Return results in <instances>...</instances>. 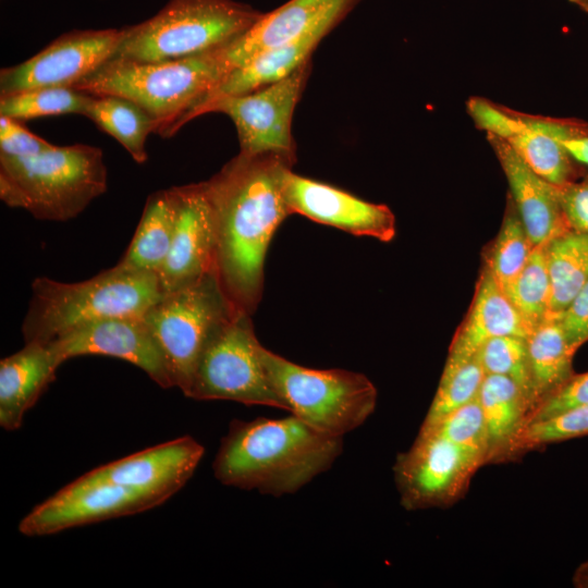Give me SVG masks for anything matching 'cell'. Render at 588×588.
<instances>
[{
  "label": "cell",
  "mask_w": 588,
  "mask_h": 588,
  "mask_svg": "<svg viewBox=\"0 0 588 588\" xmlns=\"http://www.w3.org/2000/svg\"><path fill=\"white\" fill-rule=\"evenodd\" d=\"M550 313H562L588 281V234L568 231L546 244Z\"/></svg>",
  "instance_id": "cell-28"
},
{
  "label": "cell",
  "mask_w": 588,
  "mask_h": 588,
  "mask_svg": "<svg viewBox=\"0 0 588 588\" xmlns=\"http://www.w3.org/2000/svg\"><path fill=\"white\" fill-rule=\"evenodd\" d=\"M284 194L291 213L358 236L390 242L395 235V217L382 204L366 201L332 185L287 171Z\"/></svg>",
  "instance_id": "cell-16"
},
{
  "label": "cell",
  "mask_w": 588,
  "mask_h": 588,
  "mask_svg": "<svg viewBox=\"0 0 588 588\" xmlns=\"http://www.w3.org/2000/svg\"><path fill=\"white\" fill-rule=\"evenodd\" d=\"M342 438L294 415L234 419L213 460V475L225 486L274 497L291 494L330 469L342 452Z\"/></svg>",
  "instance_id": "cell-2"
},
{
  "label": "cell",
  "mask_w": 588,
  "mask_h": 588,
  "mask_svg": "<svg viewBox=\"0 0 588 588\" xmlns=\"http://www.w3.org/2000/svg\"><path fill=\"white\" fill-rule=\"evenodd\" d=\"M487 138L506 176L510 196L534 245H546L571 231L555 185L536 174L506 142L491 134H487Z\"/></svg>",
  "instance_id": "cell-19"
},
{
  "label": "cell",
  "mask_w": 588,
  "mask_h": 588,
  "mask_svg": "<svg viewBox=\"0 0 588 588\" xmlns=\"http://www.w3.org/2000/svg\"><path fill=\"white\" fill-rule=\"evenodd\" d=\"M569 1L588 13V0H569Z\"/></svg>",
  "instance_id": "cell-42"
},
{
  "label": "cell",
  "mask_w": 588,
  "mask_h": 588,
  "mask_svg": "<svg viewBox=\"0 0 588 588\" xmlns=\"http://www.w3.org/2000/svg\"><path fill=\"white\" fill-rule=\"evenodd\" d=\"M52 146L53 144L23 127L17 120L0 115V156H33Z\"/></svg>",
  "instance_id": "cell-37"
},
{
  "label": "cell",
  "mask_w": 588,
  "mask_h": 588,
  "mask_svg": "<svg viewBox=\"0 0 588 588\" xmlns=\"http://www.w3.org/2000/svg\"><path fill=\"white\" fill-rule=\"evenodd\" d=\"M235 311L216 272L163 293L147 309L144 318L160 346L173 387L186 393L207 342Z\"/></svg>",
  "instance_id": "cell-8"
},
{
  "label": "cell",
  "mask_w": 588,
  "mask_h": 588,
  "mask_svg": "<svg viewBox=\"0 0 588 588\" xmlns=\"http://www.w3.org/2000/svg\"><path fill=\"white\" fill-rule=\"evenodd\" d=\"M100 148L56 146L33 156H0V198L39 220L68 221L107 191Z\"/></svg>",
  "instance_id": "cell-5"
},
{
  "label": "cell",
  "mask_w": 588,
  "mask_h": 588,
  "mask_svg": "<svg viewBox=\"0 0 588 588\" xmlns=\"http://www.w3.org/2000/svg\"><path fill=\"white\" fill-rule=\"evenodd\" d=\"M358 1L290 0L264 13L250 28L225 46L231 70L265 50L298 38L329 17H345Z\"/></svg>",
  "instance_id": "cell-21"
},
{
  "label": "cell",
  "mask_w": 588,
  "mask_h": 588,
  "mask_svg": "<svg viewBox=\"0 0 588 588\" xmlns=\"http://www.w3.org/2000/svg\"><path fill=\"white\" fill-rule=\"evenodd\" d=\"M561 143L574 160L588 167V134L565 139Z\"/></svg>",
  "instance_id": "cell-40"
},
{
  "label": "cell",
  "mask_w": 588,
  "mask_h": 588,
  "mask_svg": "<svg viewBox=\"0 0 588 588\" xmlns=\"http://www.w3.org/2000/svg\"><path fill=\"white\" fill-rule=\"evenodd\" d=\"M527 348L539 405L574 375L573 358L577 350L566 338L560 313H549L534 328L527 338Z\"/></svg>",
  "instance_id": "cell-26"
},
{
  "label": "cell",
  "mask_w": 588,
  "mask_h": 588,
  "mask_svg": "<svg viewBox=\"0 0 588 588\" xmlns=\"http://www.w3.org/2000/svg\"><path fill=\"white\" fill-rule=\"evenodd\" d=\"M124 28L74 29L22 63L0 71V96L42 87H72L112 58Z\"/></svg>",
  "instance_id": "cell-12"
},
{
  "label": "cell",
  "mask_w": 588,
  "mask_h": 588,
  "mask_svg": "<svg viewBox=\"0 0 588 588\" xmlns=\"http://www.w3.org/2000/svg\"><path fill=\"white\" fill-rule=\"evenodd\" d=\"M486 377L477 357L449 355L439 385L420 429H428L445 416L478 397Z\"/></svg>",
  "instance_id": "cell-29"
},
{
  "label": "cell",
  "mask_w": 588,
  "mask_h": 588,
  "mask_svg": "<svg viewBox=\"0 0 588 588\" xmlns=\"http://www.w3.org/2000/svg\"><path fill=\"white\" fill-rule=\"evenodd\" d=\"M467 109L476 126L506 142L517 156L540 177L561 186L581 176L579 163L562 143L532 126L525 113L473 97Z\"/></svg>",
  "instance_id": "cell-17"
},
{
  "label": "cell",
  "mask_w": 588,
  "mask_h": 588,
  "mask_svg": "<svg viewBox=\"0 0 588 588\" xmlns=\"http://www.w3.org/2000/svg\"><path fill=\"white\" fill-rule=\"evenodd\" d=\"M294 160L238 152L206 181L217 224L216 274L231 304L252 315L264 289L269 244L291 213L284 180Z\"/></svg>",
  "instance_id": "cell-1"
},
{
  "label": "cell",
  "mask_w": 588,
  "mask_h": 588,
  "mask_svg": "<svg viewBox=\"0 0 588 588\" xmlns=\"http://www.w3.org/2000/svg\"><path fill=\"white\" fill-rule=\"evenodd\" d=\"M505 294L531 330L546 318L551 304L546 245L535 246L526 266Z\"/></svg>",
  "instance_id": "cell-32"
},
{
  "label": "cell",
  "mask_w": 588,
  "mask_h": 588,
  "mask_svg": "<svg viewBox=\"0 0 588 588\" xmlns=\"http://www.w3.org/2000/svg\"><path fill=\"white\" fill-rule=\"evenodd\" d=\"M62 365L47 344L25 343L0 362V426L13 431L56 379Z\"/></svg>",
  "instance_id": "cell-22"
},
{
  "label": "cell",
  "mask_w": 588,
  "mask_h": 588,
  "mask_svg": "<svg viewBox=\"0 0 588 588\" xmlns=\"http://www.w3.org/2000/svg\"><path fill=\"white\" fill-rule=\"evenodd\" d=\"M344 17L332 16L284 45L265 50L231 70L182 120L181 127L198 117L207 105L221 98L254 91L275 83L310 60L322 38Z\"/></svg>",
  "instance_id": "cell-20"
},
{
  "label": "cell",
  "mask_w": 588,
  "mask_h": 588,
  "mask_svg": "<svg viewBox=\"0 0 588 588\" xmlns=\"http://www.w3.org/2000/svg\"><path fill=\"white\" fill-rule=\"evenodd\" d=\"M260 346L250 315L235 311L207 342L184 395L285 409L268 380Z\"/></svg>",
  "instance_id": "cell-9"
},
{
  "label": "cell",
  "mask_w": 588,
  "mask_h": 588,
  "mask_svg": "<svg viewBox=\"0 0 588 588\" xmlns=\"http://www.w3.org/2000/svg\"><path fill=\"white\" fill-rule=\"evenodd\" d=\"M268 380L291 412L313 428L343 437L366 421L377 404V389L363 373L307 368L260 346Z\"/></svg>",
  "instance_id": "cell-7"
},
{
  "label": "cell",
  "mask_w": 588,
  "mask_h": 588,
  "mask_svg": "<svg viewBox=\"0 0 588 588\" xmlns=\"http://www.w3.org/2000/svg\"><path fill=\"white\" fill-rule=\"evenodd\" d=\"M506 207L501 229L485 265L504 293L522 272L535 248L511 196Z\"/></svg>",
  "instance_id": "cell-30"
},
{
  "label": "cell",
  "mask_w": 588,
  "mask_h": 588,
  "mask_svg": "<svg viewBox=\"0 0 588 588\" xmlns=\"http://www.w3.org/2000/svg\"><path fill=\"white\" fill-rule=\"evenodd\" d=\"M555 188L571 231L588 234V173Z\"/></svg>",
  "instance_id": "cell-38"
},
{
  "label": "cell",
  "mask_w": 588,
  "mask_h": 588,
  "mask_svg": "<svg viewBox=\"0 0 588 588\" xmlns=\"http://www.w3.org/2000/svg\"><path fill=\"white\" fill-rule=\"evenodd\" d=\"M177 217L169 254L158 271L162 293L216 272L217 224L206 181L175 186Z\"/></svg>",
  "instance_id": "cell-15"
},
{
  "label": "cell",
  "mask_w": 588,
  "mask_h": 588,
  "mask_svg": "<svg viewBox=\"0 0 588 588\" xmlns=\"http://www.w3.org/2000/svg\"><path fill=\"white\" fill-rule=\"evenodd\" d=\"M310 70L309 60L275 83L207 105L198 117L210 112L228 115L237 131L241 152L272 154L295 161L292 120Z\"/></svg>",
  "instance_id": "cell-11"
},
{
  "label": "cell",
  "mask_w": 588,
  "mask_h": 588,
  "mask_svg": "<svg viewBox=\"0 0 588 588\" xmlns=\"http://www.w3.org/2000/svg\"><path fill=\"white\" fill-rule=\"evenodd\" d=\"M63 364L86 355L126 360L161 388L173 383L160 346L144 316H118L81 324L47 343Z\"/></svg>",
  "instance_id": "cell-14"
},
{
  "label": "cell",
  "mask_w": 588,
  "mask_h": 588,
  "mask_svg": "<svg viewBox=\"0 0 588 588\" xmlns=\"http://www.w3.org/2000/svg\"><path fill=\"white\" fill-rule=\"evenodd\" d=\"M164 502L163 499L107 481L82 476L35 506L20 523L28 537L136 514Z\"/></svg>",
  "instance_id": "cell-13"
},
{
  "label": "cell",
  "mask_w": 588,
  "mask_h": 588,
  "mask_svg": "<svg viewBox=\"0 0 588 588\" xmlns=\"http://www.w3.org/2000/svg\"><path fill=\"white\" fill-rule=\"evenodd\" d=\"M419 431L439 433L451 442L480 455L486 465L488 434L478 397L455 409L431 428Z\"/></svg>",
  "instance_id": "cell-35"
},
{
  "label": "cell",
  "mask_w": 588,
  "mask_h": 588,
  "mask_svg": "<svg viewBox=\"0 0 588 588\" xmlns=\"http://www.w3.org/2000/svg\"><path fill=\"white\" fill-rule=\"evenodd\" d=\"M573 585L577 588H588V560L574 572Z\"/></svg>",
  "instance_id": "cell-41"
},
{
  "label": "cell",
  "mask_w": 588,
  "mask_h": 588,
  "mask_svg": "<svg viewBox=\"0 0 588 588\" xmlns=\"http://www.w3.org/2000/svg\"><path fill=\"white\" fill-rule=\"evenodd\" d=\"M588 405V371L574 373L534 409L528 424L549 418L568 408Z\"/></svg>",
  "instance_id": "cell-36"
},
{
  "label": "cell",
  "mask_w": 588,
  "mask_h": 588,
  "mask_svg": "<svg viewBox=\"0 0 588 588\" xmlns=\"http://www.w3.org/2000/svg\"><path fill=\"white\" fill-rule=\"evenodd\" d=\"M483 465L477 453L434 431H419L393 466L401 504L408 511L451 506L465 494Z\"/></svg>",
  "instance_id": "cell-10"
},
{
  "label": "cell",
  "mask_w": 588,
  "mask_h": 588,
  "mask_svg": "<svg viewBox=\"0 0 588 588\" xmlns=\"http://www.w3.org/2000/svg\"><path fill=\"white\" fill-rule=\"evenodd\" d=\"M531 331L511 299L483 267L471 306L451 342L449 355L474 356L485 342L493 338L513 335L527 339Z\"/></svg>",
  "instance_id": "cell-23"
},
{
  "label": "cell",
  "mask_w": 588,
  "mask_h": 588,
  "mask_svg": "<svg viewBox=\"0 0 588 588\" xmlns=\"http://www.w3.org/2000/svg\"><path fill=\"white\" fill-rule=\"evenodd\" d=\"M91 94L73 87H42L0 96V115L22 121L48 115L84 114Z\"/></svg>",
  "instance_id": "cell-31"
},
{
  "label": "cell",
  "mask_w": 588,
  "mask_h": 588,
  "mask_svg": "<svg viewBox=\"0 0 588 588\" xmlns=\"http://www.w3.org/2000/svg\"><path fill=\"white\" fill-rule=\"evenodd\" d=\"M22 323L25 343L47 344L87 322L108 317L144 316L161 296L155 272L118 264L81 282L36 278Z\"/></svg>",
  "instance_id": "cell-4"
},
{
  "label": "cell",
  "mask_w": 588,
  "mask_h": 588,
  "mask_svg": "<svg viewBox=\"0 0 588 588\" xmlns=\"http://www.w3.org/2000/svg\"><path fill=\"white\" fill-rule=\"evenodd\" d=\"M176 217L175 186L149 195L131 243L118 265L158 273L171 247Z\"/></svg>",
  "instance_id": "cell-25"
},
{
  "label": "cell",
  "mask_w": 588,
  "mask_h": 588,
  "mask_svg": "<svg viewBox=\"0 0 588 588\" xmlns=\"http://www.w3.org/2000/svg\"><path fill=\"white\" fill-rule=\"evenodd\" d=\"M477 357L486 375H499L513 380L529 399L534 409L536 408L538 400L531 377L527 339L513 335L493 338L481 345Z\"/></svg>",
  "instance_id": "cell-33"
},
{
  "label": "cell",
  "mask_w": 588,
  "mask_h": 588,
  "mask_svg": "<svg viewBox=\"0 0 588 588\" xmlns=\"http://www.w3.org/2000/svg\"><path fill=\"white\" fill-rule=\"evenodd\" d=\"M225 46L159 62L110 59L72 87L136 102L156 121V133L170 137L181 128L185 115L231 71Z\"/></svg>",
  "instance_id": "cell-3"
},
{
  "label": "cell",
  "mask_w": 588,
  "mask_h": 588,
  "mask_svg": "<svg viewBox=\"0 0 588 588\" xmlns=\"http://www.w3.org/2000/svg\"><path fill=\"white\" fill-rule=\"evenodd\" d=\"M587 436L588 405L568 408L549 418L528 424L513 445L511 461L548 444Z\"/></svg>",
  "instance_id": "cell-34"
},
{
  "label": "cell",
  "mask_w": 588,
  "mask_h": 588,
  "mask_svg": "<svg viewBox=\"0 0 588 588\" xmlns=\"http://www.w3.org/2000/svg\"><path fill=\"white\" fill-rule=\"evenodd\" d=\"M560 317L569 344L578 350L588 341V281Z\"/></svg>",
  "instance_id": "cell-39"
},
{
  "label": "cell",
  "mask_w": 588,
  "mask_h": 588,
  "mask_svg": "<svg viewBox=\"0 0 588 588\" xmlns=\"http://www.w3.org/2000/svg\"><path fill=\"white\" fill-rule=\"evenodd\" d=\"M91 95L83 115L119 142L136 163H145L148 159L147 137L157 131L154 118L127 98L117 95Z\"/></svg>",
  "instance_id": "cell-27"
},
{
  "label": "cell",
  "mask_w": 588,
  "mask_h": 588,
  "mask_svg": "<svg viewBox=\"0 0 588 588\" xmlns=\"http://www.w3.org/2000/svg\"><path fill=\"white\" fill-rule=\"evenodd\" d=\"M478 400L488 434L487 464L511 462L513 445L528 425L534 405L510 378L486 375Z\"/></svg>",
  "instance_id": "cell-24"
},
{
  "label": "cell",
  "mask_w": 588,
  "mask_h": 588,
  "mask_svg": "<svg viewBox=\"0 0 588 588\" xmlns=\"http://www.w3.org/2000/svg\"><path fill=\"white\" fill-rule=\"evenodd\" d=\"M204 453L199 442L184 436L99 466L84 476L166 501L191 479Z\"/></svg>",
  "instance_id": "cell-18"
},
{
  "label": "cell",
  "mask_w": 588,
  "mask_h": 588,
  "mask_svg": "<svg viewBox=\"0 0 588 588\" xmlns=\"http://www.w3.org/2000/svg\"><path fill=\"white\" fill-rule=\"evenodd\" d=\"M262 14L235 0H169L150 19L124 28L111 59L159 62L200 54L235 40Z\"/></svg>",
  "instance_id": "cell-6"
}]
</instances>
